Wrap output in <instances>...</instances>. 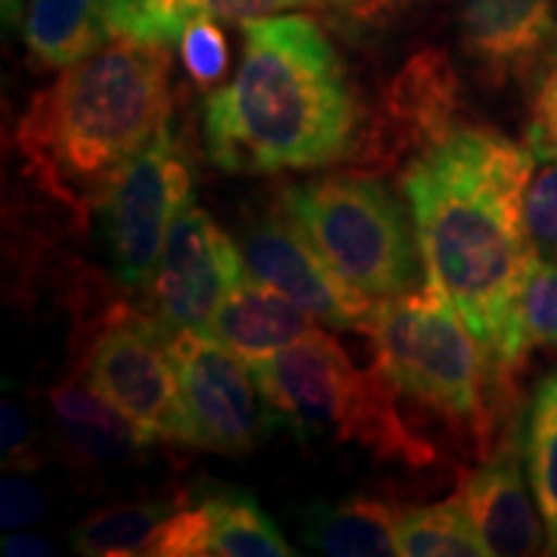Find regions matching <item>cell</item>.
<instances>
[{
  "label": "cell",
  "mask_w": 557,
  "mask_h": 557,
  "mask_svg": "<svg viewBox=\"0 0 557 557\" xmlns=\"http://www.w3.org/2000/svg\"><path fill=\"white\" fill-rule=\"evenodd\" d=\"M282 212L325 263L374 302L406 295L426 278L410 209L364 173H331L289 186Z\"/></svg>",
  "instance_id": "cell-6"
},
{
  "label": "cell",
  "mask_w": 557,
  "mask_h": 557,
  "mask_svg": "<svg viewBox=\"0 0 557 557\" xmlns=\"http://www.w3.org/2000/svg\"><path fill=\"white\" fill-rule=\"evenodd\" d=\"M186 496L158 498L148 504L99 508L88 513L70 532L75 553L94 557L150 555L160 529L184 506Z\"/></svg>",
  "instance_id": "cell-20"
},
{
  "label": "cell",
  "mask_w": 557,
  "mask_h": 557,
  "mask_svg": "<svg viewBox=\"0 0 557 557\" xmlns=\"http://www.w3.org/2000/svg\"><path fill=\"white\" fill-rule=\"evenodd\" d=\"M524 225L537 261H557V160L532 176L524 199Z\"/></svg>",
  "instance_id": "cell-25"
},
{
  "label": "cell",
  "mask_w": 557,
  "mask_h": 557,
  "mask_svg": "<svg viewBox=\"0 0 557 557\" xmlns=\"http://www.w3.org/2000/svg\"><path fill=\"white\" fill-rule=\"evenodd\" d=\"M524 434L521 416L508 410L500 436L475 470L459 475L457 493L468 506L487 555L521 557L547 547L537 500L529 496L524 478Z\"/></svg>",
  "instance_id": "cell-13"
},
{
  "label": "cell",
  "mask_w": 557,
  "mask_h": 557,
  "mask_svg": "<svg viewBox=\"0 0 557 557\" xmlns=\"http://www.w3.org/2000/svg\"><path fill=\"white\" fill-rule=\"evenodd\" d=\"M169 354L181 387L186 447L248 455L278 426L250 367L205 331L171 333Z\"/></svg>",
  "instance_id": "cell-9"
},
{
  "label": "cell",
  "mask_w": 557,
  "mask_h": 557,
  "mask_svg": "<svg viewBox=\"0 0 557 557\" xmlns=\"http://www.w3.org/2000/svg\"><path fill=\"white\" fill-rule=\"evenodd\" d=\"M243 259L256 278L336 331H364L377 305L346 284L284 212L282 218L256 220L246 230Z\"/></svg>",
  "instance_id": "cell-12"
},
{
  "label": "cell",
  "mask_w": 557,
  "mask_h": 557,
  "mask_svg": "<svg viewBox=\"0 0 557 557\" xmlns=\"http://www.w3.org/2000/svg\"><path fill=\"white\" fill-rule=\"evenodd\" d=\"M194 201V171L171 124L137 152L99 201L101 235L116 282L139 289L152 282L169 230Z\"/></svg>",
  "instance_id": "cell-7"
},
{
  "label": "cell",
  "mask_w": 557,
  "mask_h": 557,
  "mask_svg": "<svg viewBox=\"0 0 557 557\" xmlns=\"http://www.w3.org/2000/svg\"><path fill=\"white\" fill-rule=\"evenodd\" d=\"M250 374L278 426L302 442H357L374 457L398 459L410 468L434 462V449L408 426L377 367H354L331 333L312 329L271 357L253 361Z\"/></svg>",
  "instance_id": "cell-5"
},
{
  "label": "cell",
  "mask_w": 557,
  "mask_h": 557,
  "mask_svg": "<svg viewBox=\"0 0 557 557\" xmlns=\"http://www.w3.org/2000/svg\"><path fill=\"white\" fill-rule=\"evenodd\" d=\"M169 338L171 333L158 318L114 305L90 341L83 372L88 385L152 442L186 444V418Z\"/></svg>",
  "instance_id": "cell-8"
},
{
  "label": "cell",
  "mask_w": 557,
  "mask_h": 557,
  "mask_svg": "<svg viewBox=\"0 0 557 557\" xmlns=\"http://www.w3.org/2000/svg\"><path fill=\"white\" fill-rule=\"evenodd\" d=\"M361 333L400 410L436 418L491 449L496 389L508 380L436 284L426 278L406 295L380 299Z\"/></svg>",
  "instance_id": "cell-4"
},
{
  "label": "cell",
  "mask_w": 557,
  "mask_h": 557,
  "mask_svg": "<svg viewBox=\"0 0 557 557\" xmlns=\"http://www.w3.org/2000/svg\"><path fill=\"white\" fill-rule=\"evenodd\" d=\"M197 500L207 513L209 555L218 557H292L297 549L284 540L274 519L248 491L233 485L201 487Z\"/></svg>",
  "instance_id": "cell-19"
},
{
  "label": "cell",
  "mask_w": 557,
  "mask_h": 557,
  "mask_svg": "<svg viewBox=\"0 0 557 557\" xmlns=\"http://www.w3.org/2000/svg\"><path fill=\"white\" fill-rule=\"evenodd\" d=\"M359 135L357 96L315 18L243 21L238 73L205 107L207 156L218 169H325L357 156Z\"/></svg>",
  "instance_id": "cell-2"
},
{
  "label": "cell",
  "mask_w": 557,
  "mask_h": 557,
  "mask_svg": "<svg viewBox=\"0 0 557 557\" xmlns=\"http://www.w3.org/2000/svg\"><path fill=\"white\" fill-rule=\"evenodd\" d=\"M459 39L491 83L527 78L557 58V0H459Z\"/></svg>",
  "instance_id": "cell-14"
},
{
  "label": "cell",
  "mask_w": 557,
  "mask_h": 557,
  "mask_svg": "<svg viewBox=\"0 0 557 557\" xmlns=\"http://www.w3.org/2000/svg\"><path fill=\"white\" fill-rule=\"evenodd\" d=\"M0 413H3V459L5 465H18V462H34V444L29 418L24 416L16 403L3 400L0 406ZM21 468V465H18Z\"/></svg>",
  "instance_id": "cell-29"
},
{
  "label": "cell",
  "mask_w": 557,
  "mask_h": 557,
  "mask_svg": "<svg viewBox=\"0 0 557 557\" xmlns=\"http://www.w3.org/2000/svg\"><path fill=\"white\" fill-rule=\"evenodd\" d=\"M406 513L393 498L354 493L336 500H312L299 508L302 542L320 555H398V524Z\"/></svg>",
  "instance_id": "cell-17"
},
{
  "label": "cell",
  "mask_w": 557,
  "mask_h": 557,
  "mask_svg": "<svg viewBox=\"0 0 557 557\" xmlns=\"http://www.w3.org/2000/svg\"><path fill=\"white\" fill-rule=\"evenodd\" d=\"M178 54L186 73L199 83L201 88H212L225 78L227 73V41L220 26L207 13H191L186 18L178 37Z\"/></svg>",
  "instance_id": "cell-23"
},
{
  "label": "cell",
  "mask_w": 557,
  "mask_h": 557,
  "mask_svg": "<svg viewBox=\"0 0 557 557\" xmlns=\"http://www.w3.org/2000/svg\"><path fill=\"white\" fill-rule=\"evenodd\" d=\"M457 107V81L442 52H421L389 81L380 116L367 132L364 152L372 163H389L406 150H423L442 137Z\"/></svg>",
  "instance_id": "cell-15"
},
{
  "label": "cell",
  "mask_w": 557,
  "mask_h": 557,
  "mask_svg": "<svg viewBox=\"0 0 557 557\" xmlns=\"http://www.w3.org/2000/svg\"><path fill=\"white\" fill-rule=\"evenodd\" d=\"M534 163L527 145L498 129L451 124L403 173L426 278L504 380L527 354L521 295L537 256L527 238L524 199Z\"/></svg>",
  "instance_id": "cell-1"
},
{
  "label": "cell",
  "mask_w": 557,
  "mask_h": 557,
  "mask_svg": "<svg viewBox=\"0 0 557 557\" xmlns=\"http://www.w3.org/2000/svg\"><path fill=\"white\" fill-rule=\"evenodd\" d=\"M521 331L529 346H557V261H537L521 295Z\"/></svg>",
  "instance_id": "cell-24"
},
{
  "label": "cell",
  "mask_w": 557,
  "mask_h": 557,
  "mask_svg": "<svg viewBox=\"0 0 557 557\" xmlns=\"http://www.w3.org/2000/svg\"><path fill=\"white\" fill-rule=\"evenodd\" d=\"M47 498L37 485L21 478H5L0 487V524L3 529L32 527L45 519Z\"/></svg>",
  "instance_id": "cell-28"
},
{
  "label": "cell",
  "mask_w": 557,
  "mask_h": 557,
  "mask_svg": "<svg viewBox=\"0 0 557 557\" xmlns=\"http://www.w3.org/2000/svg\"><path fill=\"white\" fill-rule=\"evenodd\" d=\"M310 318V312L299 308L284 292L261 278L246 276L222 299L205 325V333L246 364H253L315 329Z\"/></svg>",
  "instance_id": "cell-16"
},
{
  "label": "cell",
  "mask_w": 557,
  "mask_h": 557,
  "mask_svg": "<svg viewBox=\"0 0 557 557\" xmlns=\"http://www.w3.org/2000/svg\"><path fill=\"white\" fill-rule=\"evenodd\" d=\"M524 145L532 150L534 160H557V58L545 67L534 88Z\"/></svg>",
  "instance_id": "cell-26"
},
{
  "label": "cell",
  "mask_w": 557,
  "mask_h": 557,
  "mask_svg": "<svg viewBox=\"0 0 557 557\" xmlns=\"http://www.w3.org/2000/svg\"><path fill=\"white\" fill-rule=\"evenodd\" d=\"M171 47L116 39L62 67L16 127L32 176L62 205L88 212L137 152L171 124Z\"/></svg>",
  "instance_id": "cell-3"
},
{
  "label": "cell",
  "mask_w": 557,
  "mask_h": 557,
  "mask_svg": "<svg viewBox=\"0 0 557 557\" xmlns=\"http://www.w3.org/2000/svg\"><path fill=\"white\" fill-rule=\"evenodd\" d=\"M398 555L480 557L487 547L459 493L442 504L406 508L398 524Z\"/></svg>",
  "instance_id": "cell-22"
},
{
  "label": "cell",
  "mask_w": 557,
  "mask_h": 557,
  "mask_svg": "<svg viewBox=\"0 0 557 557\" xmlns=\"http://www.w3.org/2000/svg\"><path fill=\"white\" fill-rule=\"evenodd\" d=\"M395 0H346V11L359 18H367V16H380V13L389 9Z\"/></svg>",
  "instance_id": "cell-31"
},
{
  "label": "cell",
  "mask_w": 557,
  "mask_h": 557,
  "mask_svg": "<svg viewBox=\"0 0 557 557\" xmlns=\"http://www.w3.org/2000/svg\"><path fill=\"white\" fill-rule=\"evenodd\" d=\"M58 553L52 540L41 537V534H13V537L3 540V555H13V557H47Z\"/></svg>",
  "instance_id": "cell-30"
},
{
  "label": "cell",
  "mask_w": 557,
  "mask_h": 557,
  "mask_svg": "<svg viewBox=\"0 0 557 557\" xmlns=\"http://www.w3.org/2000/svg\"><path fill=\"white\" fill-rule=\"evenodd\" d=\"M50 406L60 442L88 465H114L156 444L90 385L54 387Z\"/></svg>",
  "instance_id": "cell-18"
},
{
  "label": "cell",
  "mask_w": 557,
  "mask_h": 557,
  "mask_svg": "<svg viewBox=\"0 0 557 557\" xmlns=\"http://www.w3.org/2000/svg\"><path fill=\"white\" fill-rule=\"evenodd\" d=\"M150 3H152V5H158L160 11H163V13H169V16L178 18V21H186V18L191 16V13L186 11L184 5L178 3V0H150Z\"/></svg>",
  "instance_id": "cell-33"
},
{
  "label": "cell",
  "mask_w": 557,
  "mask_h": 557,
  "mask_svg": "<svg viewBox=\"0 0 557 557\" xmlns=\"http://www.w3.org/2000/svg\"><path fill=\"white\" fill-rule=\"evenodd\" d=\"M26 0H3V21L5 26H18L24 21Z\"/></svg>",
  "instance_id": "cell-32"
},
{
  "label": "cell",
  "mask_w": 557,
  "mask_h": 557,
  "mask_svg": "<svg viewBox=\"0 0 557 557\" xmlns=\"http://www.w3.org/2000/svg\"><path fill=\"white\" fill-rule=\"evenodd\" d=\"M524 459L532 496L547 534V553L557 555V369L545 374L527 410Z\"/></svg>",
  "instance_id": "cell-21"
},
{
  "label": "cell",
  "mask_w": 557,
  "mask_h": 557,
  "mask_svg": "<svg viewBox=\"0 0 557 557\" xmlns=\"http://www.w3.org/2000/svg\"><path fill=\"white\" fill-rule=\"evenodd\" d=\"M178 3L189 13H207L212 18L240 21V24L248 18H267L282 11H346V0H178Z\"/></svg>",
  "instance_id": "cell-27"
},
{
  "label": "cell",
  "mask_w": 557,
  "mask_h": 557,
  "mask_svg": "<svg viewBox=\"0 0 557 557\" xmlns=\"http://www.w3.org/2000/svg\"><path fill=\"white\" fill-rule=\"evenodd\" d=\"M186 21L150 0H26L24 41L39 67H70L116 39L178 45Z\"/></svg>",
  "instance_id": "cell-11"
},
{
  "label": "cell",
  "mask_w": 557,
  "mask_h": 557,
  "mask_svg": "<svg viewBox=\"0 0 557 557\" xmlns=\"http://www.w3.org/2000/svg\"><path fill=\"white\" fill-rule=\"evenodd\" d=\"M246 276V259L225 230L205 209H184L152 274L156 318L169 333L205 331L222 299Z\"/></svg>",
  "instance_id": "cell-10"
}]
</instances>
